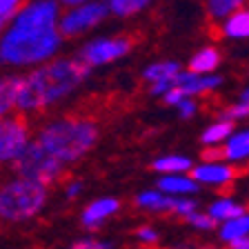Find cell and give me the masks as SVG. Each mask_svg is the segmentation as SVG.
<instances>
[{
    "label": "cell",
    "mask_w": 249,
    "mask_h": 249,
    "mask_svg": "<svg viewBox=\"0 0 249 249\" xmlns=\"http://www.w3.org/2000/svg\"><path fill=\"white\" fill-rule=\"evenodd\" d=\"M156 189L169 196H194L200 192V185L189 174H165V176H158Z\"/></svg>",
    "instance_id": "9a60e30c"
},
{
    "label": "cell",
    "mask_w": 249,
    "mask_h": 249,
    "mask_svg": "<svg viewBox=\"0 0 249 249\" xmlns=\"http://www.w3.org/2000/svg\"><path fill=\"white\" fill-rule=\"evenodd\" d=\"M220 118L231 120L233 124L240 123V120H247V118H249V105H245V103H240V100H236L233 105H227V107L223 109Z\"/></svg>",
    "instance_id": "484cf974"
},
{
    "label": "cell",
    "mask_w": 249,
    "mask_h": 249,
    "mask_svg": "<svg viewBox=\"0 0 249 249\" xmlns=\"http://www.w3.org/2000/svg\"><path fill=\"white\" fill-rule=\"evenodd\" d=\"M176 111H178V116L185 120L194 118V116L198 114V100L194 98V96H185V98L176 105Z\"/></svg>",
    "instance_id": "4316f807"
},
{
    "label": "cell",
    "mask_w": 249,
    "mask_h": 249,
    "mask_svg": "<svg viewBox=\"0 0 249 249\" xmlns=\"http://www.w3.org/2000/svg\"><path fill=\"white\" fill-rule=\"evenodd\" d=\"M154 0H107L109 14L118 16V18H131V16L145 11Z\"/></svg>",
    "instance_id": "cb8c5ba5"
},
{
    "label": "cell",
    "mask_w": 249,
    "mask_h": 249,
    "mask_svg": "<svg viewBox=\"0 0 249 249\" xmlns=\"http://www.w3.org/2000/svg\"><path fill=\"white\" fill-rule=\"evenodd\" d=\"M220 62H223V56L218 52L216 47H200L192 58H189V67L192 71L196 73H213L218 67H220Z\"/></svg>",
    "instance_id": "e0dca14e"
},
{
    "label": "cell",
    "mask_w": 249,
    "mask_h": 249,
    "mask_svg": "<svg viewBox=\"0 0 249 249\" xmlns=\"http://www.w3.org/2000/svg\"><path fill=\"white\" fill-rule=\"evenodd\" d=\"M109 7L107 0H89L83 5L69 7L58 20V31L62 38H76L80 34H87L93 27H98L103 20H107Z\"/></svg>",
    "instance_id": "8992f818"
},
{
    "label": "cell",
    "mask_w": 249,
    "mask_h": 249,
    "mask_svg": "<svg viewBox=\"0 0 249 249\" xmlns=\"http://www.w3.org/2000/svg\"><path fill=\"white\" fill-rule=\"evenodd\" d=\"M87 76L89 67L78 58H58L47 62L45 67L22 78L16 105L25 114L45 109L73 93L87 80Z\"/></svg>",
    "instance_id": "7a4b0ae2"
},
{
    "label": "cell",
    "mask_w": 249,
    "mask_h": 249,
    "mask_svg": "<svg viewBox=\"0 0 249 249\" xmlns=\"http://www.w3.org/2000/svg\"><path fill=\"white\" fill-rule=\"evenodd\" d=\"M218 31L225 40H233V42H243L249 40V7H240L233 14H229L227 18L218 22Z\"/></svg>",
    "instance_id": "4fadbf2b"
},
{
    "label": "cell",
    "mask_w": 249,
    "mask_h": 249,
    "mask_svg": "<svg viewBox=\"0 0 249 249\" xmlns=\"http://www.w3.org/2000/svg\"><path fill=\"white\" fill-rule=\"evenodd\" d=\"M136 205L145 212L154 213H174V216L187 218L194 209H198L196 200L189 196H169V194L160 192V189H145L136 196Z\"/></svg>",
    "instance_id": "9c48e42d"
},
{
    "label": "cell",
    "mask_w": 249,
    "mask_h": 249,
    "mask_svg": "<svg viewBox=\"0 0 249 249\" xmlns=\"http://www.w3.org/2000/svg\"><path fill=\"white\" fill-rule=\"evenodd\" d=\"M80 192H83V185H80V182H78V180H71V182H69V185H67V196H69V198L78 196V194H80Z\"/></svg>",
    "instance_id": "1f68e13d"
},
{
    "label": "cell",
    "mask_w": 249,
    "mask_h": 249,
    "mask_svg": "<svg viewBox=\"0 0 249 249\" xmlns=\"http://www.w3.org/2000/svg\"><path fill=\"white\" fill-rule=\"evenodd\" d=\"M218 236L223 243H231L236 238H243V236H249V209H245L243 213L229 218L225 223L218 225Z\"/></svg>",
    "instance_id": "ac0fdd59"
},
{
    "label": "cell",
    "mask_w": 249,
    "mask_h": 249,
    "mask_svg": "<svg viewBox=\"0 0 249 249\" xmlns=\"http://www.w3.org/2000/svg\"><path fill=\"white\" fill-rule=\"evenodd\" d=\"M69 249H114V245L107 240H98V238H83L73 243Z\"/></svg>",
    "instance_id": "f1b7e54d"
},
{
    "label": "cell",
    "mask_w": 249,
    "mask_h": 249,
    "mask_svg": "<svg viewBox=\"0 0 249 249\" xmlns=\"http://www.w3.org/2000/svg\"><path fill=\"white\" fill-rule=\"evenodd\" d=\"M62 5H67V7H73V5H83V2H89V0H60Z\"/></svg>",
    "instance_id": "836d02e7"
},
{
    "label": "cell",
    "mask_w": 249,
    "mask_h": 249,
    "mask_svg": "<svg viewBox=\"0 0 249 249\" xmlns=\"http://www.w3.org/2000/svg\"><path fill=\"white\" fill-rule=\"evenodd\" d=\"M189 176L198 182L200 187H209V189H227L236 180V167L231 162L218 158V160H202L194 162Z\"/></svg>",
    "instance_id": "30bf717a"
},
{
    "label": "cell",
    "mask_w": 249,
    "mask_h": 249,
    "mask_svg": "<svg viewBox=\"0 0 249 249\" xmlns=\"http://www.w3.org/2000/svg\"><path fill=\"white\" fill-rule=\"evenodd\" d=\"M178 71H180V62H176V60H158V62L147 65L145 71H142V78L151 85V83H158V80H165V78L176 76Z\"/></svg>",
    "instance_id": "7402d4cb"
},
{
    "label": "cell",
    "mask_w": 249,
    "mask_h": 249,
    "mask_svg": "<svg viewBox=\"0 0 249 249\" xmlns=\"http://www.w3.org/2000/svg\"><path fill=\"white\" fill-rule=\"evenodd\" d=\"M238 100H240V103H245V105H249V85H247V87H243V91H240Z\"/></svg>",
    "instance_id": "d6a6232c"
},
{
    "label": "cell",
    "mask_w": 249,
    "mask_h": 249,
    "mask_svg": "<svg viewBox=\"0 0 249 249\" xmlns=\"http://www.w3.org/2000/svg\"><path fill=\"white\" fill-rule=\"evenodd\" d=\"M185 249H212V247H185Z\"/></svg>",
    "instance_id": "e575fe53"
},
{
    "label": "cell",
    "mask_w": 249,
    "mask_h": 249,
    "mask_svg": "<svg viewBox=\"0 0 249 249\" xmlns=\"http://www.w3.org/2000/svg\"><path fill=\"white\" fill-rule=\"evenodd\" d=\"M136 238L142 245H156L160 240V233H158L156 227H151V225H140V227L136 229Z\"/></svg>",
    "instance_id": "83f0119b"
},
{
    "label": "cell",
    "mask_w": 249,
    "mask_h": 249,
    "mask_svg": "<svg viewBox=\"0 0 249 249\" xmlns=\"http://www.w3.org/2000/svg\"><path fill=\"white\" fill-rule=\"evenodd\" d=\"M20 85H22V78H18V76H11V78L0 80V116L9 114L11 107H16Z\"/></svg>",
    "instance_id": "44dd1931"
},
{
    "label": "cell",
    "mask_w": 249,
    "mask_h": 249,
    "mask_svg": "<svg viewBox=\"0 0 249 249\" xmlns=\"http://www.w3.org/2000/svg\"><path fill=\"white\" fill-rule=\"evenodd\" d=\"M60 5L56 0H36L14 16V25L0 42V60L31 65L49 60L58 52L62 34L58 31Z\"/></svg>",
    "instance_id": "6da1fadb"
},
{
    "label": "cell",
    "mask_w": 249,
    "mask_h": 249,
    "mask_svg": "<svg viewBox=\"0 0 249 249\" xmlns=\"http://www.w3.org/2000/svg\"><path fill=\"white\" fill-rule=\"evenodd\" d=\"M233 131V123L225 118H218L213 123H209L200 134V142L205 147H223V142L231 136Z\"/></svg>",
    "instance_id": "d6986e66"
},
{
    "label": "cell",
    "mask_w": 249,
    "mask_h": 249,
    "mask_svg": "<svg viewBox=\"0 0 249 249\" xmlns=\"http://www.w3.org/2000/svg\"><path fill=\"white\" fill-rule=\"evenodd\" d=\"M151 167H154L158 176H165V174H189L194 167V160L185 154H165L158 156L151 162Z\"/></svg>",
    "instance_id": "2e32d148"
},
{
    "label": "cell",
    "mask_w": 249,
    "mask_h": 249,
    "mask_svg": "<svg viewBox=\"0 0 249 249\" xmlns=\"http://www.w3.org/2000/svg\"><path fill=\"white\" fill-rule=\"evenodd\" d=\"M47 202V185L16 178L0 187V220L20 223L34 218Z\"/></svg>",
    "instance_id": "277c9868"
},
{
    "label": "cell",
    "mask_w": 249,
    "mask_h": 249,
    "mask_svg": "<svg viewBox=\"0 0 249 249\" xmlns=\"http://www.w3.org/2000/svg\"><path fill=\"white\" fill-rule=\"evenodd\" d=\"M187 223L192 225L194 229H198V231H212V229H216V220H213L212 216H209L207 212H200V209H194L189 216L185 218Z\"/></svg>",
    "instance_id": "d4e9b609"
},
{
    "label": "cell",
    "mask_w": 249,
    "mask_h": 249,
    "mask_svg": "<svg viewBox=\"0 0 249 249\" xmlns=\"http://www.w3.org/2000/svg\"><path fill=\"white\" fill-rule=\"evenodd\" d=\"M118 209H120L118 198H111V196L98 198V200L89 202L87 207L83 209V213H80V223H83L87 229H98L100 225L107 223L111 216H116Z\"/></svg>",
    "instance_id": "7c38bea8"
},
{
    "label": "cell",
    "mask_w": 249,
    "mask_h": 249,
    "mask_svg": "<svg viewBox=\"0 0 249 249\" xmlns=\"http://www.w3.org/2000/svg\"><path fill=\"white\" fill-rule=\"evenodd\" d=\"M29 145V120L25 111L2 118L0 116V162L14 160Z\"/></svg>",
    "instance_id": "ba28073f"
},
{
    "label": "cell",
    "mask_w": 249,
    "mask_h": 249,
    "mask_svg": "<svg viewBox=\"0 0 249 249\" xmlns=\"http://www.w3.org/2000/svg\"><path fill=\"white\" fill-rule=\"evenodd\" d=\"M245 209L247 207H245L243 202L233 200V198H229V196H220V198H216L213 202H209L207 213L216 220V225H220V223H225V220H229V218L243 213Z\"/></svg>",
    "instance_id": "ffe728a7"
},
{
    "label": "cell",
    "mask_w": 249,
    "mask_h": 249,
    "mask_svg": "<svg viewBox=\"0 0 249 249\" xmlns=\"http://www.w3.org/2000/svg\"><path fill=\"white\" fill-rule=\"evenodd\" d=\"M14 171L20 178H27V180L52 185V182L60 180V176L65 174V165L58 158H53L36 140V142H29L14 158Z\"/></svg>",
    "instance_id": "5b68a950"
},
{
    "label": "cell",
    "mask_w": 249,
    "mask_h": 249,
    "mask_svg": "<svg viewBox=\"0 0 249 249\" xmlns=\"http://www.w3.org/2000/svg\"><path fill=\"white\" fill-rule=\"evenodd\" d=\"M220 85H223V78L218 73H196L192 69H180L176 73V87L185 96H194V98L216 91Z\"/></svg>",
    "instance_id": "8fae6325"
},
{
    "label": "cell",
    "mask_w": 249,
    "mask_h": 249,
    "mask_svg": "<svg viewBox=\"0 0 249 249\" xmlns=\"http://www.w3.org/2000/svg\"><path fill=\"white\" fill-rule=\"evenodd\" d=\"M247 2L249 0H205V9H207V16L213 22H220L223 18L245 7Z\"/></svg>",
    "instance_id": "603a6c76"
},
{
    "label": "cell",
    "mask_w": 249,
    "mask_h": 249,
    "mask_svg": "<svg viewBox=\"0 0 249 249\" xmlns=\"http://www.w3.org/2000/svg\"><path fill=\"white\" fill-rule=\"evenodd\" d=\"M36 140L62 165H71L98 142V124L85 116H67L42 127Z\"/></svg>",
    "instance_id": "3957f363"
},
{
    "label": "cell",
    "mask_w": 249,
    "mask_h": 249,
    "mask_svg": "<svg viewBox=\"0 0 249 249\" xmlns=\"http://www.w3.org/2000/svg\"><path fill=\"white\" fill-rule=\"evenodd\" d=\"M22 7V0H0V16L14 14Z\"/></svg>",
    "instance_id": "f546056e"
},
{
    "label": "cell",
    "mask_w": 249,
    "mask_h": 249,
    "mask_svg": "<svg viewBox=\"0 0 249 249\" xmlns=\"http://www.w3.org/2000/svg\"><path fill=\"white\" fill-rule=\"evenodd\" d=\"M131 47H134V42H131L129 36H100L96 40H89L80 49L78 60H83L89 69L103 67V65L124 58L131 52Z\"/></svg>",
    "instance_id": "52a82bcc"
},
{
    "label": "cell",
    "mask_w": 249,
    "mask_h": 249,
    "mask_svg": "<svg viewBox=\"0 0 249 249\" xmlns=\"http://www.w3.org/2000/svg\"><path fill=\"white\" fill-rule=\"evenodd\" d=\"M229 249H249V236L231 240V243H229Z\"/></svg>",
    "instance_id": "4dcf8cb0"
},
{
    "label": "cell",
    "mask_w": 249,
    "mask_h": 249,
    "mask_svg": "<svg viewBox=\"0 0 249 249\" xmlns=\"http://www.w3.org/2000/svg\"><path fill=\"white\" fill-rule=\"evenodd\" d=\"M223 160L236 165H247L249 162V127L245 129H233L231 136L223 142Z\"/></svg>",
    "instance_id": "5bb4252c"
}]
</instances>
